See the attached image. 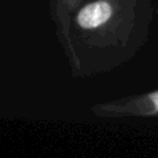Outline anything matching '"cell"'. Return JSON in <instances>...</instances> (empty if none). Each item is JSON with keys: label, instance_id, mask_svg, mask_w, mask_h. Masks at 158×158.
Returning a JSON list of instances; mask_svg holds the SVG:
<instances>
[{"label": "cell", "instance_id": "6da1fadb", "mask_svg": "<svg viewBox=\"0 0 158 158\" xmlns=\"http://www.w3.org/2000/svg\"><path fill=\"white\" fill-rule=\"evenodd\" d=\"M112 7L105 0H98L85 5L77 14V23L84 30L96 28L111 17Z\"/></svg>", "mask_w": 158, "mask_h": 158}]
</instances>
